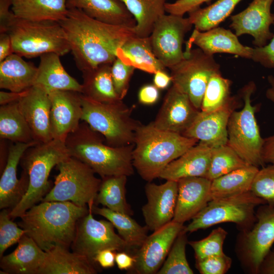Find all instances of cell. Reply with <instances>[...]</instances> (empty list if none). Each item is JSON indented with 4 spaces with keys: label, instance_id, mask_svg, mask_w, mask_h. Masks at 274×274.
<instances>
[{
    "label": "cell",
    "instance_id": "cell-28",
    "mask_svg": "<svg viewBox=\"0 0 274 274\" xmlns=\"http://www.w3.org/2000/svg\"><path fill=\"white\" fill-rule=\"evenodd\" d=\"M67 9L82 10L99 21L116 25L135 27L136 21L120 0H67Z\"/></svg>",
    "mask_w": 274,
    "mask_h": 274
},
{
    "label": "cell",
    "instance_id": "cell-52",
    "mask_svg": "<svg viewBox=\"0 0 274 274\" xmlns=\"http://www.w3.org/2000/svg\"><path fill=\"white\" fill-rule=\"evenodd\" d=\"M116 251L112 249H105L99 251L94 257L93 261L101 267L109 268L115 265Z\"/></svg>",
    "mask_w": 274,
    "mask_h": 274
},
{
    "label": "cell",
    "instance_id": "cell-18",
    "mask_svg": "<svg viewBox=\"0 0 274 274\" xmlns=\"http://www.w3.org/2000/svg\"><path fill=\"white\" fill-rule=\"evenodd\" d=\"M147 201L142 209L146 226L154 231L173 220L178 192V181L166 180L157 185L148 182L145 187Z\"/></svg>",
    "mask_w": 274,
    "mask_h": 274
},
{
    "label": "cell",
    "instance_id": "cell-51",
    "mask_svg": "<svg viewBox=\"0 0 274 274\" xmlns=\"http://www.w3.org/2000/svg\"><path fill=\"white\" fill-rule=\"evenodd\" d=\"M159 96V89L154 84H147L141 88L138 93L140 103L151 105L157 101Z\"/></svg>",
    "mask_w": 274,
    "mask_h": 274
},
{
    "label": "cell",
    "instance_id": "cell-49",
    "mask_svg": "<svg viewBox=\"0 0 274 274\" xmlns=\"http://www.w3.org/2000/svg\"><path fill=\"white\" fill-rule=\"evenodd\" d=\"M210 0H177L172 3H166L165 5V12L168 14L184 16L200 7V6Z\"/></svg>",
    "mask_w": 274,
    "mask_h": 274
},
{
    "label": "cell",
    "instance_id": "cell-27",
    "mask_svg": "<svg viewBox=\"0 0 274 274\" xmlns=\"http://www.w3.org/2000/svg\"><path fill=\"white\" fill-rule=\"evenodd\" d=\"M46 252L37 274H95V263L68 249L55 246Z\"/></svg>",
    "mask_w": 274,
    "mask_h": 274
},
{
    "label": "cell",
    "instance_id": "cell-5",
    "mask_svg": "<svg viewBox=\"0 0 274 274\" xmlns=\"http://www.w3.org/2000/svg\"><path fill=\"white\" fill-rule=\"evenodd\" d=\"M70 156L65 142L57 139L38 143L25 151L20 162L28 175V186L21 201L10 211L12 219L42 201L52 187L48 180L52 169Z\"/></svg>",
    "mask_w": 274,
    "mask_h": 274
},
{
    "label": "cell",
    "instance_id": "cell-48",
    "mask_svg": "<svg viewBox=\"0 0 274 274\" xmlns=\"http://www.w3.org/2000/svg\"><path fill=\"white\" fill-rule=\"evenodd\" d=\"M251 59L265 67L274 68V35L264 47L253 48Z\"/></svg>",
    "mask_w": 274,
    "mask_h": 274
},
{
    "label": "cell",
    "instance_id": "cell-30",
    "mask_svg": "<svg viewBox=\"0 0 274 274\" xmlns=\"http://www.w3.org/2000/svg\"><path fill=\"white\" fill-rule=\"evenodd\" d=\"M37 71L33 63L13 53L0 62V88L16 92L27 90L34 85Z\"/></svg>",
    "mask_w": 274,
    "mask_h": 274
},
{
    "label": "cell",
    "instance_id": "cell-50",
    "mask_svg": "<svg viewBox=\"0 0 274 274\" xmlns=\"http://www.w3.org/2000/svg\"><path fill=\"white\" fill-rule=\"evenodd\" d=\"M12 0H0V33L7 32L16 16L10 11Z\"/></svg>",
    "mask_w": 274,
    "mask_h": 274
},
{
    "label": "cell",
    "instance_id": "cell-34",
    "mask_svg": "<svg viewBox=\"0 0 274 274\" xmlns=\"http://www.w3.org/2000/svg\"><path fill=\"white\" fill-rule=\"evenodd\" d=\"M259 167L249 165L222 175L212 181V199L243 194L251 191Z\"/></svg>",
    "mask_w": 274,
    "mask_h": 274
},
{
    "label": "cell",
    "instance_id": "cell-44",
    "mask_svg": "<svg viewBox=\"0 0 274 274\" xmlns=\"http://www.w3.org/2000/svg\"><path fill=\"white\" fill-rule=\"evenodd\" d=\"M10 210L2 209L0 212V257L5 251L15 244L18 243L25 234V230L14 222L10 215Z\"/></svg>",
    "mask_w": 274,
    "mask_h": 274
},
{
    "label": "cell",
    "instance_id": "cell-14",
    "mask_svg": "<svg viewBox=\"0 0 274 274\" xmlns=\"http://www.w3.org/2000/svg\"><path fill=\"white\" fill-rule=\"evenodd\" d=\"M192 26L188 17L170 14L163 15L156 22L149 37L155 55L166 68L184 58V38Z\"/></svg>",
    "mask_w": 274,
    "mask_h": 274
},
{
    "label": "cell",
    "instance_id": "cell-43",
    "mask_svg": "<svg viewBox=\"0 0 274 274\" xmlns=\"http://www.w3.org/2000/svg\"><path fill=\"white\" fill-rule=\"evenodd\" d=\"M227 232L221 227L213 229L206 237L196 241L189 242L194 251L196 261L210 256L224 254L223 244Z\"/></svg>",
    "mask_w": 274,
    "mask_h": 274
},
{
    "label": "cell",
    "instance_id": "cell-38",
    "mask_svg": "<svg viewBox=\"0 0 274 274\" xmlns=\"http://www.w3.org/2000/svg\"><path fill=\"white\" fill-rule=\"evenodd\" d=\"M127 176H112L101 178L94 204H100L112 211L132 216L133 212L126 199Z\"/></svg>",
    "mask_w": 274,
    "mask_h": 274
},
{
    "label": "cell",
    "instance_id": "cell-21",
    "mask_svg": "<svg viewBox=\"0 0 274 274\" xmlns=\"http://www.w3.org/2000/svg\"><path fill=\"white\" fill-rule=\"evenodd\" d=\"M13 143L9 146L8 159L0 179V209L10 211L21 201L28 186V177L23 170L21 178L17 177L18 163L25 151L38 144Z\"/></svg>",
    "mask_w": 274,
    "mask_h": 274
},
{
    "label": "cell",
    "instance_id": "cell-17",
    "mask_svg": "<svg viewBox=\"0 0 274 274\" xmlns=\"http://www.w3.org/2000/svg\"><path fill=\"white\" fill-rule=\"evenodd\" d=\"M274 0H253L242 12L230 17V27L237 36L249 35L253 37L255 47H262L270 41L274 33L270 26L274 24V14L270 9Z\"/></svg>",
    "mask_w": 274,
    "mask_h": 274
},
{
    "label": "cell",
    "instance_id": "cell-47",
    "mask_svg": "<svg viewBox=\"0 0 274 274\" xmlns=\"http://www.w3.org/2000/svg\"><path fill=\"white\" fill-rule=\"evenodd\" d=\"M197 269L201 274H224L231 266V258L224 253L196 261Z\"/></svg>",
    "mask_w": 274,
    "mask_h": 274
},
{
    "label": "cell",
    "instance_id": "cell-59",
    "mask_svg": "<svg viewBox=\"0 0 274 274\" xmlns=\"http://www.w3.org/2000/svg\"><path fill=\"white\" fill-rule=\"evenodd\" d=\"M270 87L266 91V97L272 102H274V77L269 76L267 78Z\"/></svg>",
    "mask_w": 274,
    "mask_h": 274
},
{
    "label": "cell",
    "instance_id": "cell-1",
    "mask_svg": "<svg viewBox=\"0 0 274 274\" xmlns=\"http://www.w3.org/2000/svg\"><path fill=\"white\" fill-rule=\"evenodd\" d=\"M59 23L81 72L112 64L119 49L135 35L134 27L107 24L76 8L68 9L66 18Z\"/></svg>",
    "mask_w": 274,
    "mask_h": 274
},
{
    "label": "cell",
    "instance_id": "cell-37",
    "mask_svg": "<svg viewBox=\"0 0 274 274\" xmlns=\"http://www.w3.org/2000/svg\"><path fill=\"white\" fill-rule=\"evenodd\" d=\"M93 214L105 217L110 221L117 229L118 234L130 248H140L148 236V228L140 225L127 214L112 211L106 207L92 206Z\"/></svg>",
    "mask_w": 274,
    "mask_h": 274
},
{
    "label": "cell",
    "instance_id": "cell-3",
    "mask_svg": "<svg viewBox=\"0 0 274 274\" xmlns=\"http://www.w3.org/2000/svg\"><path fill=\"white\" fill-rule=\"evenodd\" d=\"M193 138L159 129L152 122L137 127L132 151L133 165L144 180L159 178L166 166L198 143Z\"/></svg>",
    "mask_w": 274,
    "mask_h": 274
},
{
    "label": "cell",
    "instance_id": "cell-13",
    "mask_svg": "<svg viewBox=\"0 0 274 274\" xmlns=\"http://www.w3.org/2000/svg\"><path fill=\"white\" fill-rule=\"evenodd\" d=\"M251 230H244L238 245L241 261L253 273H258L261 262L274 243V206H259Z\"/></svg>",
    "mask_w": 274,
    "mask_h": 274
},
{
    "label": "cell",
    "instance_id": "cell-45",
    "mask_svg": "<svg viewBox=\"0 0 274 274\" xmlns=\"http://www.w3.org/2000/svg\"><path fill=\"white\" fill-rule=\"evenodd\" d=\"M251 191L263 199L267 204L274 206V164L259 169L253 180Z\"/></svg>",
    "mask_w": 274,
    "mask_h": 274
},
{
    "label": "cell",
    "instance_id": "cell-6",
    "mask_svg": "<svg viewBox=\"0 0 274 274\" xmlns=\"http://www.w3.org/2000/svg\"><path fill=\"white\" fill-rule=\"evenodd\" d=\"M81 102V120L102 134L108 145L120 147L134 144L135 132L141 122L131 117L133 108L122 100L99 102L82 94Z\"/></svg>",
    "mask_w": 274,
    "mask_h": 274
},
{
    "label": "cell",
    "instance_id": "cell-22",
    "mask_svg": "<svg viewBox=\"0 0 274 274\" xmlns=\"http://www.w3.org/2000/svg\"><path fill=\"white\" fill-rule=\"evenodd\" d=\"M18 104L30 127L34 141L42 143L52 140L49 93L38 86H33L18 101Z\"/></svg>",
    "mask_w": 274,
    "mask_h": 274
},
{
    "label": "cell",
    "instance_id": "cell-46",
    "mask_svg": "<svg viewBox=\"0 0 274 274\" xmlns=\"http://www.w3.org/2000/svg\"><path fill=\"white\" fill-rule=\"evenodd\" d=\"M135 68L117 57L111 65V75L115 91L121 99L127 93L130 79Z\"/></svg>",
    "mask_w": 274,
    "mask_h": 274
},
{
    "label": "cell",
    "instance_id": "cell-25",
    "mask_svg": "<svg viewBox=\"0 0 274 274\" xmlns=\"http://www.w3.org/2000/svg\"><path fill=\"white\" fill-rule=\"evenodd\" d=\"M211 151V148L198 142L168 164L159 178L165 180L178 181L187 177H206L210 165Z\"/></svg>",
    "mask_w": 274,
    "mask_h": 274
},
{
    "label": "cell",
    "instance_id": "cell-4",
    "mask_svg": "<svg viewBox=\"0 0 274 274\" xmlns=\"http://www.w3.org/2000/svg\"><path fill=\"white\" fill-rule=\"evenodd\" d=\"M65 144L70 156L87 164L101 178L134 174V144L120 147L108 145L104 136L85 121L67 135Z\"/></svg>",
    "mask_w": 274,
    "mask_h": 274
},
{
    "label": "cell",
    "instance_id": "cell-10",
    "mask_svg": "<svg viewBox=\"0 0 274 274\" xmlns=\"http://www.w3.org/2000/svg\"><path fill=\"white\" fill-rule=\"evenodd\" d=\"M266 203L251 191L234 196L213 199L185 226L187 232L208 228L225 222L236 224L244 230L256 221L255 209Z\"/></svg>",
    "mask_w": 274,
    "mask_h": 274
},
{
    "label": "cell",
    "instance_id": "cell-32",
    "mask_svg": "<svg viewBox=\"0 0 274 274\" xmlns=\"http://www.w3.org/2000/svg\"><path fill=\"white\" fill-rule=\"evenodd\" d=\"M67 0H12L11 10L19 18L60 22L67 15Z\"/></svg>",
    "mask_w": 274,
    "mask_h": 274
},
{
    "label": "cell",
    "instance_id": "cell-40",
    "mask_svg": "<svg viewBox=\"0 0 274 274\" xmlns=\"http://www.w3.org/2000/svg\"><path fill=\"white\" fill-rule=\"evenodd\" d=\"M231 81L223 77L221 72L214 74L206 87L200 110L215 111L232 101L236 96L231 95Z\"/></svg>",
    "mask_w": 274,
    "mask_h": 274
},
{
    "label": "cell",
    "instance_id": "cell-9",
    "mask_svg": "<svg viewBox=\"0 0 274 274\" xmlns=\"http://www.w3.org/2000/svg\"><path fill=\"white\" fill-rule=\"evenodd\" d=\"M56 167L54 186L41 201H68L80 206L94 201L101 179L89 166L70 156Z\"/></svg>",
    "mask_w": 274,
    "mask_h": 274
},
{
    "label": "cell",
    "instance_id": "cell-55",
    "mask_svg": "<svg viewBox=\"0 0 274 274\" xmlns=\"http://www.w3.org/2000/svg\"><path fill=\"white\" fill-rule=\"evenodd\" d=\"M135 261L134 256H131L125 251H119L116 254L115 262L120 270H128L132 268Z\"/></svg>",
    "mask_w": 274,
    "mask_h": 274
},
{
    "label": "cell",
    "instance_id": "cell-12",
    "mask_svg": "<svg viewBox=\"0 0 274 274\" xmlns=\"http://www.w3.org/2000/svg\"><path fill=\"white\" fill-rule=\"evenodd\" d=\"M94 204V201L88 204V213L78 220L71 248L73 252L95 263L93 258L101 250L109 249L125 251L130 247L116 233L115 227L110 221L97 220L93 217L92 209Z\"/></svg>",
    "mask_w": 274,
    "mask_h": 274
},
{
    "label": "cell",
    "instance_id": "cell-36",
    "mask_svg": "<svg viewBox=\"0 0 274 274\" xmlns=\"http://www.w3.org/2000/svg\"><path fill=\"white\" fill-rule=\"evenodd\" d=\"M125 5L136 21L135 36L149 37L157 20L165 14L166 0H120Z\"/></svg>",
    "mask_w": 274,
    "mask_h": 274
},
{
    "label": "cell",
    "instance_id": "cell-20",
    "mask_svg": "<svg viewBox=\"0 0 274 274\" xmlns=\"http://www.w3.org/2000/svg\"><path fill=\"white\" fill-rule=\"evenodd\" d=\"M51 101L50 123L53 139L65 142L79 126L82 115V93L72 90L49 93Z\"/></svg>",
    "mask_w": 274,
    "mask_h": 274
},
{
    "label": "cell",
    "instance_id": "cell-41",
    "mask_svg": "<svg viewBox=\"0 0 274 274\" xmlns=\"http://www.w3.org/2000/svg\"><path fill=\"white\" fill-rule=\"evenodd\" d=\"M249 165L227 144L222 145L212 148L210 165L206 178L212 181Z\"/></svg>",
    "mask_w": 274,
    "mask_h": 274
},
{
    "label": "cell",
    "instance_id": "cell-54",
    "mask_svg": "<svg viewBox=\"0 0 274 274\" xmlns=\"http://www.w3.org/2000/svg\"><path fill=\"white\" fill-rule=\"evenodd\" d=\"M262 159L265 164H274V134L264 139Z\"/></svg>",
    "mask_w": 274,
    "mask_h": 274
},
{
    "label": "cell",
    "instance_id": "cell-53",
    "mask_svg": "<svg viewBox=\"0 0 274 274\" xmlns=\"http://www.w3.org/2000/svg\"><path fill=\"white\" fill-rule=\"evenodd\" d=\"M14 53L11 37L8 32L0 33V62Z\"/></svg>",
    "mask_w": 274,
    "mask_h": 274
},
{
    "label": "cell",
    "instance_id": "cell-24",
    "mask_svg": "<svg viewBox=\"0 0 274 274\" xmlns=\"http://www.w3.org/2000/svg\"><path fill=\"white\" fill-rule=\"evenodd\" d=\"M237 37L230 30L219 26L204 31L194 28L186 43V49L195 45L209 55L226 53L251 59L253 48L242 44Z\"/></svg>",
    "mask_w": 274,
    "mask_h": 274
},
{
    "label": "cell",
    "instance_id": "cell-7",
    "mask_svg": "<svg viewBox=\"0 0 274 274\" xmlns=\"http://www.w3.org/2000/svg\"><path fill=\"white\" fill-rule=\"evenodd\" d=\"M14 53L33 58L54 53L60 56L71 51L65 32L59 22L31 21L16 17L7 32Z\"/></svg>",
    "mask_w": 274,
    "mask_h": 274
},
{
    "label": "cell",
    "instance_id": "cell-23",
    "mask_svg": "<svg viewBox=\"0 0 274 274\" xmlns=\"http://www.w3.org/2000/svg\"><path fill=\"white\" fill-rule=\"evenodd\" d=\"M177 181L178 192L172 221L184 224L192 219L212 200V181L206 177H193Z\"/></svg>",
    "mask_w": 274,
    "mask_h": 274
},
{
    "label": "cell",
    "instance_id": "cell-57",
    "mask_svg": "<svg viewBox=\"0 0 274 274\" xmlns=\"http://www.w3.org/2000/svg\"><path fill=\"white\" fill-rule=\"evenodd\" d=\"M154 75L153 83L158 89H165L172 82L171 77L166 72V71L159 70Z\"/></svg>",
    "mask_w": 274,
    "mask_h": 274
},
{
    "label": "cell",
    "instance_id": "cell-42",
    "mask_svg": "<svg viewBox=\"0 0 274 274\" xmlns=\"http://www.w3.org/2000/svg\"><path fill=\"white\" fill-rule=\"evenodd\" d=\"M184 229L179 233L175 240L171 249L158 274H193L187 261L186 246L187 237Z\"/></svg>",
    "mask_w": 274,
    "mask_h": 274
},
{
    "label": "cell",
    "instance_id": "cell-8",
    "mask_svg": "<svg viewBox=\"0 0 274 274\" xmlns=\"http://www.w3.org/2000/svg\"><path fill=\"white\" fill-rule=\"evenodd\" d=\"M253 82L246 85L241 91L244 107L231 114L227 126V144L249 165L264 166L262 138L255 117L256 107L252 104L251 96L255 91Z\"/></svg>",
    "mask_w": 274,
    "mask_h": 274
},
{
    "label": "cell",
    "instance_id": "cell-11",
    "mask_svg": "<svg viewBox=\"0 0 274 274\" xmlns=\"http://www.w3.org/2000/svg\"><path fill=\"white\" fill-rule=\"evenodd\" d=\"M184 57L169 67L173 84L188 95L193 105L200 110L203 96L211 77L220 72L214 56L199 48L186 49Z\"/></svg>",
    "mask_w": 274,
    "mask_h": 274
},
{
    "label": "cell",
    "instance_id": "cell-2",
    "mask_svg": "<svg viewBox=\"0 0 274 274\" xmlns=\"http://www.w3.org/2000/svg\"><path fill=\"white\" fill-rule=\"evenodd\" d=\"M88 212V206L71 201H41L21 216L18 224L44 251L55 246L69 249L77 222Z\"/></svg>",
    "mask_w": 274,
    "mask_h": 274
},
{
    "label": "cell",
    "instance_id": "cell-35",
    "mask_svg": "<svg viewBox=\"0 0 274 274\" xmlns=\"http://www.w3.org/2000/svg\"><path fill=\"white\" fill-rule=\"evenodd\" d=\"M0 138L15 143L35 142L18 101L0 107Z\"/></svg>",
    "mask_w": 274,
    "mask_h": 274
},
{
    "label": "cell",
    "instance_id": "cell-29",
    "mask_svg": "<svg viewBox=\"0 0 274 274\" xmlns=\"http://www.w3.org/2000/svg\"><path fill=\"white\" fill-rule=\"evenodd\" d=\"M46 252L24 234L12 253L1 258L0 267L7 274H37Z\"/></svg>",
    "mask_w": 274,
    "mask_h": 274
},
{
    "label": "cell",
    "instance_id": "cell-33",
    "mask_svg": "<svg viewBox=\"0 0 274 274\" xmlns=\"http://www.w3.org/2000/svg\"><path fill=\"white\" fill-rule=\"evenodd\" d=\"M112 64H104L82 73V94L92 100L103 102L120 99L116 93L111 75Z\"/></svg>",
    "mask_w": 274,
    "mask_h": 274
},
{
    "label": "cell",
    "instance_id": "cell-15",
    "mask_svg": "<svg viewBox=\"0 0 274 274\" xmlns=\"http://www.w3.org/2000/svg\"><path fill=\"white\" fill-rule=\"evenodd\" d=\"M183 224L170 221L148 235L134 256L132 268L139 274L157 273L163 264Z\"/></svg>",
    "mask_w": 274,
    "mask_h": 274
},
{
    "label": "cell",
    "instance_id": "cell-19",
    "mask_svg": "<svg viewBox=\"0 0 274 274\" xmlns=\"http://www.w3.org/2000/svg\"><path fill=\"white\" fill-rule=\"evenodd\" d=\"M199 111L188 95L173 84L152 123L159 129L182 134L192 124Z\"/></svg>",
    "mask_w": 274,
    "mask_h": 274
},
{
    "label": "cell",
    "instance_id": "cell-39",
    "mask_svg": "<svg viewBox=\"0 0 274 274\" xmlns=\"http://www.w3.org/2000/svg\"><path fill=\"white\" fill-rule=\"evenodd\" d=\"M241 1L217 0L206 8L199 7L189 12L188 18L195 29L206 31L218 26Z\"/></svg>",
    "mask_w": 274,
    "mask_h": 274
},
{
    "label": "cell",
    "instance_id": "cell-26",
    "mask_svg": "<svg viewBox=\"0 0 274 274\" xmlns=\"http://www.w3.org/2000/svg\"><path fill=\"white\" fill-rule=\"evenodd\" d=\"M40 57L33 86L43 89L48 93L55 90H72L82 93V85L65 71L59 55L49 53Z\"/></svg>",
    "mask_w": 274,
    "mask_h": 274
},
{
    "label": "cell",
    "instance_id": "cell-58",
    "mask_svg": "<svg viewBox=\"0 0 274 274\" xmlns=\"http://www.w3.org/2000/svg\"><path fill=\"white\" fill-rule=\"evenodd\" d=\"M27 90L21 92L1 91L0 92L1 106L18 101L25 95Z\"/></svg>",
    "mask_w": 274,
    "mask_h": 274
},
{
    "label": "cell",
    "instance_id": "cell-16",
    "mask_svg": "<svg viewBox=\"0 0 274 274\" xmlns=\"http://www.w3.org/2000/svg\"><path fill=\"white\" fill-rule=\"evenodd\" d=\"M236 96L230 103L212 111L200 110L191 126L182 135L197 140L211 148L227 144V126L232 113L238 108Z\"/></svg>",
    "mask_w": 274,
    "mask_h": 274
},
{
    "label": "cell",
    "instance_id": "cell-56",
    "mask_svg": "<svg viewBox=\"0 0 274 274\" xmlns=\"http://www.w3.org/2000/svg\"><path fill=\"white\" fill-rule=\"evenodd\" d=\"M258 273L274 274V250L265 255L259 267Z\"/></svg>",
    "mask_w": 274,
    "mask_h": 274
},
{
    "label": "cell",
    "instance_id": "cell-31",
    "mask_svg": "<svg viewBox=\"0 0 274 274\" xmlns=\"http://www.w3.org/2000/svg\"><path fill=\"white\" fill-rule=\"evenodd\" d=\"M117 57L125 63L150 74L166 67L155 55L149 37L135 35L128 39L117 52Z\"/></svg>",
    "mask_w": 274,
    "mask_h": 274
}]
</instances>
